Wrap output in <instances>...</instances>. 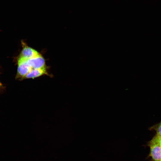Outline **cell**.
Returning <instances> with one entry per match:
<instances>
[{"instance_id":"1","label":"cell","mask_w":161,"mask_h":161,"mask_svg":"<svg viewBox=\"0 0 161 161\" xmlns=\"http://www.w3.org/2000/svg\"><path fill=\"white\" fill-rule=\"evenodd\" d=\"M150 156L154 161H161V145L160 138L156 135L149 142Z\"/></svg>"},{"instance_id":"2","label":"cell","mask_w":161,"mask_h":161,"mask_svg":"<svg viewBox=\"0 0 161 161\" xmlns=\"http://www.w3.org/2000/svg\"><path fill=\"white\" fill-rule=\"evenodd\" d=\"M27 62V59L18 57V68L16 78L19 80L24 79L26 75L32 69Z\"/></svg>"},{"instance_id":"3","label":"cell","mask_w":161,"mask_h":161,"mask_svg":"<svg viewBox=\"0 0 161 161\" xmlns=\"http://www.w3.org/2000/svg\"><path fill=\"white\" fill-rule=\"evenodd\" d=\"M22 49L18 57L29 59L33 58L41 54L37 51L25 45L22 42Z\"/></svg>"},{"instance_id":"4","label":"cell","mask_w":161,"mask_h":161,"mask_svg":"<svg viewBox=\"0 0 161 161\" xmlns=\"http://www.w3.org/2000/svg\"><path fill=\"white\" fill-rule=\"evenodd\" d=\"M27 62L32 69L46 67L45 60L41 55L33 58L27 59Z\"/></svg>"},{"instance_id":"5","label":"cell","mask_w":161,"mask_h":161,"mask_svg":"<svg viewBox=\"0 0 161 161\" xmlns=\"http://www.w3.org/2000/svg\"><path fill=\"white\" fill-rule=\"evenodd\" d=\"M47 74L48 73L46 67L38 69H32L28 74L26 75L24 79H34L44 74Z\"/></svg>"},{"instance_id":"6","label":"cell","mask_w":161,"mask_h":161,"mask_svg":"<svg viewBox=\"0 0 161 161\" xmlns=\"http://www.w3.org/2000/svg\"><path fill=\"white\" fill-rule=\"evenodd\" d=\"M155 129L156 131V135L159 137L161 138V122L155 127Z\"/></svg>"},{"instance_id":"7","label":"cell","mask_w":161,"mask_h":161,"mask_svg":"<svg viewBox=\"0 0 161 161\" xmlns=\"http://www.w3.org/2000/svg\"><path fill=\"white\" fill-rule=\"evenodd\" d=\"M4 88L3 85H0V91L1 92H3Z\"/></svg>"},{"instance_id":"8","label":"cell","mask_w":161,"mask_h":161,"mask_svg":"<svg viewBox=\"0 0 161 161\" xmlns=\"http://www.w3.org/2000/svg\"><path fill=\"white\" fill-rule=\"evenodd\" d=\"M159 138H160V145H161V138H160V137H159Z\"/></svg>"},{"instance_id":"9","label":"cell","mask_w":161,"mask_h":161,"mask_svg":"<svg viewBox=\"0 0 161 161\" xmlns=\"http://www.w3.org/2000/svg\"><path fill=\"white\" fill-rule=\"evenodd\" d=\"M0 85H3L2 83L0 82Z\"/></svg>"},{"instance_id":"10","label":"cell","mask_w":161,"mask_h":161,"mask_svg":"<svg viewBox=\"0 0 161 161\" xmlns=\"http://www.w3.org/2000/svg\"></svg>"}]
</instances>
